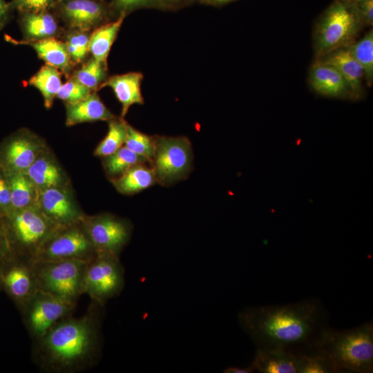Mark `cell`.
I'll return each mask as SVG.
<instances>
[{"instance_id":"1","label":"cell","mask_w":373,"mask_h":373,"mask_svg":"<svg viewBox=\"0 0 373 373\" xmlns=\"http://www.w3.org/2000/svg\"><path fill=\"white\" fill-rule=\"evenodd\" d=\"M320 299L308 298L282 305L251 306L238 314L242 329L256 348L297 356L314 354L331 328Z\"/></svg>"},{"instance_id":"2","label":"cell","mask_w":373,"mask_h":373,"mask_svg":"<svg viewBox=\"0 0 373 373\" xmlns=\"http://www.w3.org/2000/svg\"><path fill=\"white\" fill-rule=\"evenodd\" d=\"M103 307L92 300L84 316L64 318L35 341L37 366L46 372L76 373L96 365L102 354Z\"/></svg>"},{"instance_id":"3","label":"cell","mask_w":373,"mask_h":373,"mask_svg":"<svg viewBox=\"0 0 373 373\" xmlns=\"http://www.w3.org/2000/svg\"><path fill=\"white\" fill-rule=\"evenodd\" d=\"M315 353L331 361L338 372H372V321L349 329L336 330L331 327Z\"/></svg>"},{"instance_id":"4","label":"cell","mask_w":373,"mask_h":373,"mask_svg":"<svg viewBox=\"0 0 373 373\" xmlns=\"http://www.w3.org/2000/svg\"><path fill=\"white\" fill-rule=\"evenodd\" d=\"M363 25L356 2L335 0L321 15L314 30L316 58L350 45Z\"/></svg>"},{"instance_id":"5","label":"cell","mask_w":373,"mask_h":373,"mask_svg":"<svg viewBox=\"0 0 373 373\" xmlns=\"http://www.w3.org/2000/svg\"><path fill=\"white\" fill-rule=\"evenodd\" d=\"M1 217L10 251L33 260L41 245L59 226L34 204L9 211Z\"/></svg>"},{"instance_id":"6","label":"cell","mask_w":373,"mask_h":373,"mask_svg":"<svg viewBox=\"0 0 373 373\" xmlns=\"http://www.w3.org/2000/svg\"><path fill=\"white\" fill-rule=\"evenodd\" d=\"M88 262L79 260H34L38 289L76 305L82 295V280Z\"/></svg>"},{"instance_id":"7","label":"cell","mask_w":373,"mask_h":373,"mask_svg":"<svg viewBox=\"0 0 373 373\" xmlns=\"http://www.w3.org/2000/svg\"><path fill=\"white\" fill-rule=\"evenodd\" d=\"M193 163L190 140L183 136H156V144L151 165L157 182L169 186L189 175Z\"/></svg>"},{"instance_id":"8","label":"cell","mask_w":373,"mask_h":373,"mask_svg":"<svg viewBox=\"0 0 373 373\" xmlns=\"http://www.w3.org/2000/svg\"><path fill=\"white\" fill-rule=\"evenodd\" d=\"M124 269L119 256L97 254L87 262L83 280L82 294L104 305L120 294L124 287Z\"/></svg>"},{"instance_id":"9","label":"cell","mask_w":373,"mask_h":373,"mask_svg":"<svg viewBox=\"0 0 373 373\" xmlns=\"http://www.w3.org/2000/svg\"><path fill=\"white\" fill-rule=\"evenodd\" d=\"M96 255L82 220L70 225L58 226L41 245L34 260L90 261Z\"/></svg>"},{"instance_id":"10","label":"cell","mask_w":373,"mask_h":373,"mask_svg":"<svg viewBox=\"0 0 373 373\" xmlns=\"http://www.w3.org/2000/svg\"><path fill=\"white\" fill-rule=\"evenodd\" d=\"M0 289L21 312L38 289L34 260L11 251L0 258Z\"/></svg>"},{"instance_id":"11","label":"cell","mask_w":373,"mask_h":373,"mask_svg":"<svg viewBox=\"0 0 373 373\" xmlns=\"http://www.w3.org/2000/svg\"><path fill=\"white\" fill-rule=\"evenodd\" d=\"M75 307V305L38 289L21 314L30 337L35 341L58 322L70 316Z\"/></svg>"},{"instance_id":"12","label":"cell","mask_w":373,"mask_h":373,"mask_svg":"<svg viewBox=\"0 0 373 373\" xmlns=\"http://www.w3.org/2000/svg\"><path fill=\"white\" fill-rule=\"evenodd\" d=\"M82 224L97 254L119 256L132 231L128 221L109 213L84 216Z\"/></svg>"},{"instance_id":"13","label":"cell","mask_w":373,"mask_h":373,"mask_svg":"<svg viewBox=\"0 0 373 373\" xmlns=\"http://www.w3.org/2000/svg\"><path fill=\"white\" fill-rule=\"evenodd\" d=\"M41 152V146L36 137L18 131L0 144V169L6 174L24 173Z\"/></svg>"},{"instance_id":"14","label":"cell","mask_w":373,"mask_h":373,"mask_svg":"<svg viewBox=\"0 0 373 373\" xmlns=\"http://www.w3.org/2000/svg\"><path fill=\"white\" fill-rule=\"evenodd\" d=\"M38 202L43 213L59 226L73 224L84 218L69 193L61 186L39 189Z\"/></svg>"},{"instance_id":"15","label":"cell","mask_w":373,"mask_h":373,"mask_svg":"<svg viewBox=\"0 0 373 373\" xmlns=\"http://www.w3.org/2000/svg\"><path fill=\"white\" fill-rule=\"evenodd\" d=\"M308 82L312 89L320 95L354 100L349 86L340 73L318 59L309 69Z\"/></svg>"},{"instance_id":"16","label":"cell","mask_w":373,"mask_h":373,"mask_svg":"<svg viewBox=\"0 0 373 373\" xmlns=\"http://www.w3.org/2000/svg\"><path fill=\"white\" fill-rule=\"evenodd\" d=\"M333 66L349 86L355 99L363 97V70L352 55L349 46L338 48L317 58Z\"/></svg>"},{"instance_id":"17","label":"cell","mask_w":373,"mask_h":373,"mask_svg":"<svg viewBox=\"0 0 373 373\" xmlns=\"http://www.w3.org/2000/svg\"><path fill=\"white\" fill-rule=\"evenodd\" d=\"M142 73L130 72L110 77L104 81L99 88L108 86L113 90L117 99L122 104V117L133 104H142L144 99L141 93Z\"/></svg>"},{"instance_id":"18","label":"cell","mask_w":373,"mask_h":373,"mask_svg":"<svg viewBox=\"0 0 373 373\" xmlns=\"http://www.w3.org/2000/svg\"><path fill=\"white\" fill-rule=\"evenodd\" d=\"M66 109L68 126L84 122L110 121L115 118L95 93H91L79 102L66 103Z\"/></svg>"},{"instance_id":"19","label":"cell","mask_w":373,"mask_h":373,"mask_svg":"<svg viewBox=\"0 0 373 373\" xmlns=\"http://www.w3.org/2000/svg\"><path fill=\"white\" fill-rule=\"evenodd\" d=\"M62 12L71 27L83 32L98 23L104 13L101 4L94 0H67Z\"/></svg>"},{"instance_id":"20","label":"cell","mask_w":373,"mask_h":373,"mask_svg":"<svg viewBox=\"0 0 373 373\" xmlns=\"http://www.w3.org/2000/svg\"><path fill=\"white\" fill-rule=\"evenodd\" d=\"M299 359L287 352L257 349L251 364L260 373H298Z\"/></svg>"},{"instance_id":"21","label":"cell","mask_w":373,"mask_h":373,"mask_svg":"<svg viewBox=\"0 0 373 373\" xmlns=\"http://www.w3.org/2000/svg\"><path fill=\"white\" fill-rule=\"evenodd\" d=\"M111 180L117 191L124 195L139 193L157 183L155 171L149 163L136 164Z\"/></svg>"},{"instance_id":"22","label":"cell","mask_w":373,"mask_h":373,"mask_svg":"<svg viewBox=\"0 0 373 373\" xmlns=\"http://www.w3.org/2000/svg\"><path fill=\"white\" fill-rule=\"evenodd\" d=\"M24 173L38 189L61 186L64 182V174L59 166L52 159L41 155Z\"/></svg>"},{"instance_id":"23","label":"cell","mask_w":373,"mask_h":373,"mask_svg":"<svg viewBox=\"0 0 373 373\" xmlns=\"http://www.w3.org/2000/svg\"><path fill=\"white\" fill-rule=\"evenodd\" d=\"M125 16L126 13L122 12L115 21L101 26L93 32L89 38L88 46L89 52L93 58L106 64L111 46Z\"/></svg>"},{"instance_id":"24","label":"cell","mask_w":373,"mask_h":373,"mask_svg":"<svg viewBox=\"0 0 373 373\" xmlns=\"http://www.w3.org/2000/svg\"><path fill=\"white\" fill-rule=\"evenodd\" d=\"M25 43L31 46L40 59H43L46 64L52 66L64 73L70 70L72 60L65 43L53 37L31 42L24 41Z\"/></svg>"},{"instance_id":"25","label":"cell","mask_w":373,"mask_h":373,"mask_svg":"<svg viewBox=\"0 0 373 373\" xmlns=\"http://www.w3.org/2000/svg\"><path fill=\"white\" fill-rule=\"evenodd\" d=\"M61 72L57 68L46 64L30 79V85L39 90L43 96L44 105L50 108L53 104L62 85Z\"/></svg>"},{"instance_id":"26","label":"cell","mask_w":373,"mask_h":373,"mask_svg":"<svg viewBox=\"0 0 373 373\" xmlns=\"http://www.w3.org/2000/svg\"><path fill=\"white\" fill-rule=\"evenodd\" d=\"M26 36L36 41L52 37L58 31V25L52 15L46 11L28 12L22 19Z\"/></svg>"},{"instance_id":"27","label":"cell","mask_w":373,"mask_h":373,"mask_svg":"<svg viewBox=\"0 0 373 373\" xmlns=\"http://www.w3.org/2000/svg\"><path fill=\"white\" fill-rule=\"evenodd\" d=\"M6 175L10 191L9 211L20 210L33 205L32 202L36 187L26 175L24 173Z\"/></svg>"},{"instance_id":"28","label":"cell","mask_w":373,"mask_h":373,"mask_svg":"<svg viewBox=\"0 0 373 373\" xmlns=\"http://www.w3.org/2000/svg\"><path fill=\"white\" fill-rule=\"evenodd\" d=\"M104 158L103 166L111 180L120 176L136 164H151L147 160L132 152L124 145L113 154Z\"/></svg>"},{"instance_id":"29","label":"cell","mask_w":373,"mask_h":373,"mask_svg":"<svg viewBox=\"0 0 373 373\" xmlns=\"http://www.w3.org/2000/svg\"><path fill=\"white\" fill-rule=\"evenodd\" d=\"M350 52L361 66L364 80L368 86L373 82V31L370 30L359 40L348 46Z\"/></svg>"},{"instance_id":"30","label":"cell","mask_w":373,"mask_h":373,"mask_svg":"<svg viewBox=\"0 0 373 373\" xmlns=\"http://www.w3.org/2000/svg\"><path fill=\"white\" fill-rule=\"evenodd\" d=\"M108 130L105 137L96 147L94 154L105 157L124 144L126 137V122L123 119H113L108 121Z\"/></svg>"},{"instance_id":"31","label":"cell","mask_w":373,"mask_h":373,"mask_svg":"<svg viewBox=\"0 0 373 373\" xmlns=\"http://www.w3.org/2000/svg\"><path fill=\"white\" fill-rule=\"evenodd\" d=\"M155 144V136L143 133L126 122V137L124 145L130 151L145 158L151 164Z\"/></svg>"},{"instance_id":"32","label":"cell","mask_w":373,"mask_h":373,"mask_svg":"<svg viewBox=\"0 0 373 373\" xmlns=\"http://www.w3.org/2000/svg\"><path fill=\"white\" fill-rule=\"evenodd\" d=\"M106 68V64L92 58L76 70L72 78L91 90H97L105 79Z\"/></svg>"},{"instance_id":"33","label":"cell","mask_w":373,"mask_h":373,"mask_svg":"<svg viewBox=\"0 0 373 373\" xmlns=\"http://www.w3.org/2000/svg\"><path fill=\"white\" fill-rule=\"evenodd\" d=\"M298 373H331L337 372L334 365L321 354L299 356Z\"/></svg>"},{"instance_id":"34","label":"cell","mask_w":373,"mask_h":373,"mask_svg":"<svg viewBox=\"0 0 373 373\" xmlns=\"http://www.w3.org/2000/svg\"><path fill=\"white\" fill-rule=\"evenodd\" d=\"M88 35L83 31L72 32L67 36L65 45L71 60L82 62L89 52Z\"/></svg>"},{"instance_id":"35","label":"cell","mask_w":373,"mask_h":373,"mask_svg":"<svg viewBox=\"0 0 373 373\" xmlns=\"http://www.w3.org/2000/svg\"><path fill=\"white\" fill-rule=\"evenodd\" d=\"M92 90L73 78L61 85L56 97L66 103H75L88 97Z\"/></svg>"},{"instance_id":"36","label":"cell","mask_w":373,"mask_h":373,"mask_svg":"<svg viewBox=\"0 0 373 373\" xmlns=\"http://www.w3.org/2000/svg\"><path fill=\"white\" fill-rule=\"evenodd\" d=\"M60 0H15L17 7L28 12L46 11Z\"/></svg>"},{"instance_id":"37","label":"cell","mask_w":373,"mask_h":373,"mask_svg":"<svg viewBox=\"0 0 373 373\" xmlns=\"http://www.w3.org/2000/svg\"><path fill=\"white\" fill-rule=\"evenodd\" d=\"M116 7L125 12L140 8L162 7L157 0H115Z\"/></svg>"},{"instance_id":"38","label":"cell","mask_w":373,"mask_h":373,"mask_svg":"<svg viewBox=\"0 0 373 373\" xmlns=\"http://www.w3.org/2000/svg\"><path fill=\"white\" fill-rule=\"evenodd\" d=\"M10 209V191L7 175L0 169V215Z\"/></svg>"},{"instance_id":"39","label":"cell","mask_w":373,"mask_h":373,"mask_svg":"<svg viewBox=\"0 0 373 373\" xmlns=\"http://www.w3.org/2000/svg\"><path fill=\"white\" fill-rule=\"evenodd\" d=\"M364 25H373V0H361L356 3Z\"/></svg>"},{"instance_id":"40","label":"cell","mask_w":373,"mask_h":373,"mask_svg":"<svg viewBox=\"0 0 373 373\" xmlns=\"http://www.w3.org/2000/svg\"><path fill=\"white\" fill-rule=\"evenodd\" d=\"M10 251L8 242L3 221L0 215V258L3 257Z\"/></svg>"},{"instance_id":"41","label":"cell","mask_w":373,"mask_h":373,"mask_svg":"<svg viewBox=\"0 0 373 373\" xmlns=\"http://www.w3.org/2000/svg\"><path fill=\"white\" fill-rule=\"evenodd\" d=\"M8 5L5 0H0V30L5 24L8 14Z\"/></svg>"},{"instance_id":"42","label":"cell","mask_w":373,"mask_h":373,"mask_svg":"<svg viewBox=\"0 0 373 373\" xmlns=\"http://www.w3.org/2000/svg\"><path fill=\"white\" fill-rule=\"evenodd\" d=\"M255 371L252 364L247 367H229L224 370L225 373H251Z\"/></svg>"},{"instance_id":"43","label":"cell","mask_w":373,"mask_h":373,"mask_svg":"<svg viewBox=\"0 0 373 373\" xmlns=\"http://www.w3.org/2000/svg\"><path fill=\"white\" fill-rule=\"evenodd\" d=\"M162 7L173 6L179 3L181 0H157Z\"/></svg>"},{"instance_id":"44","label":"cell","mask_w":373,"mask_h":373,"mask_svg":"<svg viewBox=\"0 0 373 373\" xmlns=\"http://www.w3.org/2000/svg\"><path fill=\"white\" fill-rule=\"evenodd\" d=\"M203 1L207 3H210L222 4V3H228L233 0H203Z\"/></svg>"},{"instance_id":"45","label":"cell","mask_w":373,"mask_h":373,"mask_svg":"<svg viewBox=\"0 0 373 373\" xmlns=\"http://www.w3.org/2000/svg\"><path fill=\"white\" fill-rule=\"evenodd\" d=\"M351 1L357 3V2H358V1H361V0H351Z\"/></svg>"},{"instance_id":"46","label":"cell","mask_w":373,"mask_h":373,"mask_svg":"<svg viewBox=\"0 0 373 373\" xmlns=\"http://www.w3.org/2000/svg\"><path fill=\"white\" fill-rule=\"evenodd\" d=\"M0 291H1V289H0Z\"/></svg>"}]
</instances>
